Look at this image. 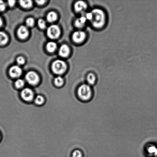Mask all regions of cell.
<instances>
[{
  "mask_svg": "<svg viewBox=\"0 0 157 157\" xmlns=\"http://www.w3.org/2000/svg\"><path fill=\"white\" fill-rule=\"evenodd\" d=\"M88 24L94 30L100 31L107 26L108 22V16L107 12L102 8L93 7L84 14Z\"/></svg>",
  "mask_w": 157,
  "mask_h": 157,
  "instance_id": "obj_1",
  "label": "cell"
},
{
  "mask_svg": "<svg viewBox=\"0 0 157 157\" xmlns=\"http://www.w3.org/2000/svg\"><path fill=\"white\" fill-rule=\"evenodd\" d=\"M78 98L82 101H88L91 99L93 95V91L91 86L87 84H82L78 90Z\"/></svg>",
  "mask_w": 157,
  "mask_h": 157,
  "instance_id": "obj_2",
  "label": "cell"
},
{
  "mask_svg": "<svg viewBox=\"0 0 157 157\" xmlns=\"http://www.w3.org/2000/svg\"><path fill=\"white\" fill-rule=\"evenodd\" d=\"M87 32L82 30L75 32L73 35V40L74 42L77 44H81L86 42L88 38Z\"/></svg>",
  "mask_w": 157,
  "mask_h": 157,
  "instance_id": "obj_3",
  "label": "cell"
},
{
  "mask_svg": "<svg viewBox=\"0 0 157 157\" xmlns=\"http://www.w3.org/2000/svg\"><path fill=\"white\" fill-rule=\"evenodd\" d=\"M52 68L54 73L55 74H62L65 72L67 69V65L64 61L61 60H57L53 62Z\"/></svg>",
  "mask_w": 157,
  "mask_h": 157,
  "instance_id": "obj_4",
  "label": "cell"
},
{
  "mask_svg": "<svg viewBox=\"0 0 157 157\" xmlns=\"http://www.w3.org/2000/svg\"><path fill=\"white\" fill-rule=\"evenodd\" d=\"M74 8L77 13L84 15L88 11L89 5L85 1H78L75 3Z\"/></svg>",
  "mask_w": 157,
  "mask_h": 157,
  "instance_id": "obj_5",
  "label": "cell"
},
{
  "mask_svg": "<svg viewBox=\"0 0 157 157\" xmlns=\"http://www.w3.org/2000/svg\"><path fill=\"white\" fill-rule=\"evenodd\" d=\"M47 33L49 37L52 39H55L59 36L60 34V30L57 25H54L48 27Z\"/></svg>",
  "mask_w": 157,
  "mask_h": 157,
  "instance_id": "obj_6",
  "label": "cell"
},
{
  "mask_svg": "<svg viewBox=\"0 0 157 157\" xmlns=\"http://www.w3.org/2000/svg\"><path fill=\"white\" fill-rule=\"evenodd\" d=\"M25 78L27 82L32 85H35L39 81V78L37 74L33 71L28 72L26 75Z\"/></svg>",
  "mask_w": 157,
  "mask_h": 157,
  "instance_id": "obj_7",
  "label": "cell"
},
{
  "mask_svg": "<svg viewBox=\"0 0 157 157\" xmlns=\"http://www.w3.org/2000/svg\"><path fill=\"white\" fill-rule=\"evenodd\" d=\"M21 97L22 99L26 101H30L34 98L33 91L29 88H26L23 89L21 93Z\"/></svg>",
  "mask_w": 157,
  "mask_h": 157,
  "instance_id": "obj_8",
  "label": "cell"
},
{
  "mask_svg": "<svg viewBox=\"0 0 157 157\" xmlns=\"http://www.w3.org/2000/svg\"><path fill=\"white\" fill-rule=\"evenodd\" d=\"M87 24V20L84 14L81 15L80 17L77 18L75 22V26L80 30L84 28Z\"/></svg>",
  "mask_w": 157,
  "mask_h": 157,
  "instance_id": "obj_9",
  "label": "cell"
},
{
  "mask_svg": "<svg viewBox=\"0 0 157 157\" xmlns=\"http://www.w3.org/2000/svg\"><path fill=\"white\" fill-rule=\"evenodd\" d=\"M87 84L91 86L94 85L98 81V77L96 74L94 72H90L87 73L86 77Z\"/></svg>",
  "mask_w": 157,
  "mask_h": 157,
  "instance_id": "obj_10",
  "label": "cell"
},
{
  "mask_svg": "<svg viewBox=\"0 0 157 157\" xmlns=\"http://www.w3.org/2000/svg\"><path fill=\"white\" fill-rule=\"evenodd\" d=\"M21 67L17 66H14L12 67L9 71V73L12 77L17 78L21 76Z\"/></svg>",
  "mask_w": 157,
  "mask_h": 157,
  "instance_id": "obj_11",
  "label": "cell"
},
{
  "mask_svg": "<svg viewBox=\"0 0 157 157\" xmlns=\"http://www.w3.org/2000/svg\"><path fill=\"white\" fill-rule=\"evenodd\" d=\"M29 31L27 27L25 26H21L18 31V35L21 39H25L28 36Z\"/></svg>",
  "mask_w": 157,
  "mask_h": 157,
  "instance_id": "obj_12",
  "label": "cell"
},
{
  "mask_svg": "<svg viewBox=\"0 0 157 157\" xmlns=\"http://www.w3.org/2000/svg\"><path fill=\"white\" fill-rule=\"evenodd\" d=\"M70 53V49L68 46L66 44H63L61 46L59 49V55L61 56L65 57L69 55Z\"/></svg>",
  "mask_w": 157,
  "mask_h": 157,
  "instance_id": "obj_13",
  "label": "cell"
},
{
  "mask_svg": "<svg viewBox=\"0 0 157 157\" xmlns=\"http://www.w3.org/2000/svg\"><path fill=\"white\" fill-rule=\"evenodd\" d=\"M8 38L4 32H0V45H3L7 44Z\"/></svg>",
  "mask_w": 157,
  "mask_h": 157,
  "instance_id": "obj_14",
  "label": "cell"
},
{
  "mask_svg": "<svg viewBox=\"0 0 157 157\" xmlns=\"http://www.w3.org/2000/svg\"><path fill=\"white\" fill-rule=\"evenodd\" d=\"M57 47V45L56 43L52 42H49L48 43L47 45V50L49 52H53L56 50Z\"/></svg>",
  "mask_w": 157,
  "mask_h": 157,
  "instance_id": "obj_15",
  "label": "cell"
},
{
  "mask_svg": "<svg viewBox=\"0 0 157 157\" xmlns=\"http://www.w3.org/2000/svg\"><path fill=\"white\" fill-rule=\"evenodd\" d=\"M57 18V15L55 12H50L47 15V20L48 22H53V21H56Z\"/></svg>",
  "mask_w": 157,
  "mask_h": 157,
  "instance_id": "obj_16",
  "label": "cell"
},
{
  "mask_svg": "<svg viewBox=\"0 0 157 157\" xmlns=\"http://www.w3.org/2000/svg\"><path fill=\"white\" fill-rule=\"evenodd\" d=\"M20 4L25 8H29L32 6V2L30 0L27 1H19Z\"/></svg>",
  "mask_w": 157,
  "mask_h": 157,
  "instance_id": "obj_17",
  "label": "cell"
},
{
  "mask_svg": "<svg viewBox=\"0 0 157 157\" xmlns=\"http://www.w3.org/2000/svg\"><path fill=\"white\" fill-rule=\"evenodd\" d=\"M147 151L149 154L155 157L157 155V147L155 145H150L147 148Z\"/></svg>",
  "mask_w": 157,
  "mask_h": 157,
  "instance_id": "obj_18",
  "label": "cell"
},
{
  "mask_svg": "<svg viewBox=\"0 0 157 157\" xmlns=\"http://www.w3.org/2000/svg\"><path fill=\"white\" fill-rule=\"evenodd\" d=\"M64 80L61 77L58 76L55 79V85L57 86H61L63 84Z\"/></svg>",
  "mask_w": 157,
  "mask_h": 157,
  "instance_id": "obj_19",
  "label": "cell"
},
{
  "mask_svg": "<svg viewBox=\"0 0 157 157\" xmlns=\"http://www.w3.org/2000/svg\"><path fill=\"white\" fill-rule=\"evenodd\" d=\"M25 82L23 79H18L15 82V86L17 88H21L24 86Z\"/></svg>",
  "mask_w": 157,
  "mask_h": 157,
  "instance_id": "obj_20",
  "label": "cell"
},
{
  "mask_svg": "<svg viewBox=\"0 0 157 157\" xmlns=\"http://www.w3.org/2000/svg\"><path fill=\"white\" fill-rule=\"evenodd\" d=\"M44 98L41 95H38L35 98V101L36 104L41 105L44 102Z\"/></svg>",
  "mask_w": 157,
  "mask_h": 157,
  "instance_id": "obj_21",
  "label": "cell"
},
{
  "mask_svg": "<svg viewBox=\"0 0 157 157\" xmlns=\"http://www.w3.org/2000/svg\"><path fill=\"white\" fill-rule=\"evenodd\" d=\"M38 24L39 27L41 29L45 28L46 25L45 21L42 19H40L38 21Z\"/></svg>",
  "mask_w": 157,
  "mask_h": 157,
  "instance_id": "obj_22",
  "label": "cell"
},
{
  "mask_svg": "<svg viewBox=\"0 0 157 157\" xmlns=\"http://www.w3.org/2000/svg\"><path fill=\"white\" fill-rule=\"evenodd\" d=\"M26 23L27 26L29 27H31L34 24V20L33 18H29L27 20Z\"/></svg>",
  "mask_w": 157,
  "mask_h": 157,
  "instance_id": "obj_23",
  "label": "cell"
},
{
  "mask_svg": "<svg viewBox=\"0 0 157 157\" xmlns=\"http://www.w3.org/2000/svg\"><path fill=\"white\" fill-rule=\"evenodd\" d=\"M82 152L78 150H76L74 151L73 157H82Z\"/></svg>",
  "mask_w": 157,
  "mask_h": 157,
  "instance_id": "obj_24",
  "label": "cell"
},
{
  "mask_svg": "<svg viewBox=\"0 0 157 157\" xmlns=\"http://www.w3.org/2000/svg\"><path fill=\"white\" fill-rule=\"evenodd\" d=\"M6 6V3L4 1H0V11H3L5 10Z\"/></svg>",
  "mask_w": 157,
  "mask_h": 157,
  "instance_id": "obj_25",
  "label": "cell"
},
{
  "mask_svg": "<svg viewBox=\"0 0 157 157\" xmlns=\"http://www.w3.org/2000/svg\"><path fill=\"white\" fill-rule=\"evenodd\" d=\"M17 61L18 64H21V65H22V64H24L25 63L24 58L22 57H19L17 59Z\"/></svg>",
  "mask_w": 157,
  "mask_h": 157,
  "instance_id": "obj_26",
  "label": "cell"
},
{
  "mask_svg": "<svg viewBox=\"0 0 157 157\" xmlns=\"http://www.w3.org/2000/svg\"><path fill=\"white\" fill-rule=\"evenodd\" d=\"M15 2V1H13V0H10V1H8V4L10 6V7H12V6H13L14 5Z\"/></svg>",
  "mask_w": 157,
  "mask_h": 157,
  "instance_id": "obj_27",
  "label": "cell"
},
{
  "mask_svg": "<svg viewBox=\"0 0 157 157\" xmlns=\"http://www.w3.org/2000/svg\"><path fill=\"white\" fill-rule=\"evenodd\" d=\"M45 1H44V0H41V1H36V2L37 3V4L39 5H42L44 4V2H45Z\"/></svg>",
  "mask_w": 157,
  "mask_h": 157,
  "instance_id": "obj_28",
  "label": "cell"
},
{
  "mask_svg": "<svg viewBox=\"0 0 157 157\" xmlns=\"http://www.w3.org/2000/svg\"><path fill=\"white\" fill-rule=\"evenodd\" d=\"M3 24V21L2 19L0 17V27L2 26Z\"/></svg>",
  "mask_w": 157,
  "mask_h": 157,
  "instance_id": "obj_29",
  "label": "cell"
},
{
  "mask_svg": "<svg viewBox=\"0 0 157 157\" xmlns=\"http://www.w3.org/2000/svg\"><path fill=\"white\" fill-rule=\"evenodd\" d=\"M1 134H0V141H1Z\"/></svg>",
  "mask_w": 157,
  "mask_h": 157,
  "instance_id": "obj_30",
  "label": "cell"
},
{
  "mask_svg": "<svg viewBox=\"0 0 157 157\" xmlns=\"http://www.w3.org/2000/svg\"><path fill=\"white\" fill-rule=\"evenodd\" d=\"M155 157H157V155H156V156H155Z\"/></svg>",
  "mask_w": 157,
  "mask_h": 157,
  "instance_id": "obj_31",
  "label": "cell"
}]
</instances>
